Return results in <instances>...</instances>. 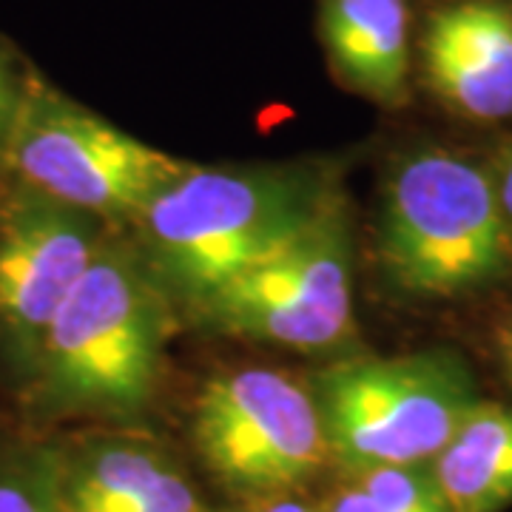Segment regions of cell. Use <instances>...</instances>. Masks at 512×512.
Returning <instances> with one entry per match:
<instances>
[{
    "instance_id": "1",
    "label": "cell",
    "mask_w": 512,
    "mask_h": 512,
    "mask_svg": "<svg viewBox=\"0 0 512 512\" xmlns=\"http://www.w3.org/2000/svg\"><path fill=\"white\" fill-rule=\"evenodd\" d=\"M168 296L143 256L106 242L49 325L20 399L35 421L123 419L154 396Z\"/></svg>"
},
{
    "instance_id": "2",
    "label": "cell",
    "mask_w": 512,
    "mask_h": 512,
    "mask_svg": "<svg viewBox=\"0 0 512 512\" xmlns=\"http://www.w3.org/2000/svg\"><path fill=\"white\" fill-rule=\"evenodd\" d=\"M333 197L328 177L305 165H191L134 220L140 256L168 302L194 311L208 293L305 231Z\"/></svg>"
},
{
    "instance_id": "3",
    "label": "cell",
    "mask_w": 512,
    "mask_h": 512,
    "mask_svg": "<svg viewBox=\"0 0 512 512\" xmlns=\"http://www.w3.org/2000/svg\"><path fill=\"white\" fill-rule=\"evenodd\" d=\"M379 259L387 279L419 299L493 285L512 262V231L493 177L444 148L396 160L382 188Z\"/></svg>"
},
{
    "instance_id": "4",
    "label": "cell",
    "mask_w": 512,
    "mask_h": 512,
    "mask_svg": "<svg viewBox=\"0 0 512 512\" xmlns=\"http://www.w3.org/2000/svg\"><path fill=\"white\" fill-rule=\"evenodd\" d=\"M311 390L330 456L350 473L430 464L478 404L470 370L447 350L353 359Z\"/></svg>"
},
{
    "instance_id": "5",
    "label": "cell",
    "mask_w": 512,
    "mask_h": 512,
    "mask_svg": "<svg viewBox=\"0 0 512 512\" xmlns=\"http://www.w3.org/2000/svg\"><path fill=\"white\" fill-rule=\"evenodd\" d=\"M188 168L32 77L0 174L109 222L137 220Z\"/></svg>"
},
{
    "instance_id": "6",
    "label": "cell",
    "mask_w": 512,
    "mask_h": 512,
    "mask_svg": "<svg viewBox=\"0 0 512 512\" xmlns=\"http://www.w3.org/2000/svg\"><path fill=\"white\" fill-rule=\"evenodd\" d=\"M188 313L237 339L296 350L342 345L353 330V239L342 197Z\"/></svg>"
},
{
    "instance_id": "7",
    "label": "cell",
    "mask_w": 512,
    "mask_h": 512,
    "mask_svg": "<svg viewBox=\"0 0 512 512\" xmlns=\"http://www.w3.org/2000/svg\"><path fill=\"white\" fill-rule=\"evenodd\" d=\"M194 441L217 481L251 501L291 495L330 458L313 390L262 367L220 373L202 384Z\"/></svg>"
},
{
    "instance_id": "8",
    "label": "cell",
    "mask_w": 512,
    "mask_h": 512,
    "mask_svg": "<svg viewBox=\"0 0 512 512\" xmlns=\"http://www.w3.org/2000/svg\"><path fill=\"white\" fill-rule=\"evenodd\" d=\"M0 177V350L23 387L46 330L109 234L92 214Z\"/></svg>"
},
{
    "instance_id": "9",
    "label": "cell",
    "mask_w": 512,
    "mask_h": 512,
    "mask_svg": "<svg viewBox=\"0 0 512 512\" xmlns=\"http://www.w3.org/2000/svg\"><path fill=\"white\" fill-rule=\"evenodd\" d=\"M421 55L433 92L450 109L484 123L512 117V3L441 6L424 29Z\"/></svg>"
},
{
    "instance_id": "10",
    "label": "cell",
    "mask_w": 512,
    "mask_h": 512,
    "mask_svg": "<svg viewBox=\"0 0 512 512\" xmlns=\"http://www.w3.org/2000/svg\"><path fill=\"white\" fill-rule=\"evenodd\" d=\"M319 32L350 92L399 106L410 74L407 0H319Z\"/></svg>"
},
{
    "instance_id": "11",
    "label": "cell",
    "mask_w": 512,
    "mask_h": 512,
    "mask_svg": "<svg viewBox=\"0 0 512 512\" xmlns=\"http://www.w3.org/2000/svg\"><path fill=\"white\" fill-rule=\"evenodd\" d=\"M450 512H501L512 504V407L478 402L430 461Z\"/></svg>"
},
{
    "instance_id": "12",
    "label": "cell",
    "mask_w": 512,
    "mask_h": 512,
    "mask_svg": "<svg viewBox=\"0 0 512 512\" xmlns=\"http://www.w3.org/2000/svg\"><path fill=\"white\" fill-rule=\"evenodd\" d=\"M0 512H66L43 439L0 436Z\"/></svg>"
},
{
    "instance_id": "13",
    "label": "cell",
    "mask_w": 512,
    "mask_h": 512,
    "mask_svg": "<svg viewBox=\"0 0 512 512\" xmlns=\"http://www.w3.org/2000/svg\"><path fill=\"white\" fill-rule=\"evenodd\" d=\"M29 80H32V74L20 72L15 57L0 46V168H3V154L9 146L12 128L18 123Z\"/></svg>"
},
{
    "instance_id": "14",
    "label": "cell",
    "mask_w": 512,
    "mask_h": 512,
    "mask_svg": "<svg viewBox=\"0 0 512 512\" xmlns=\"http://www.w3.org/2000/svg\"><path fill=\"white\" fill-rule=\"evenodd\" d=\"M322 512H387L384 507H379L370 495L356 484V481H350L345 484L342 490H336V493L330 495L328 501L322 504Z\"/></svg>"
},
{
    "instance_id": "15",
    "label": "cell",
    "mask_w": 512,
    "mask_h": 512,
    "mask_svg": "<svg viewBox=\"0 0 512 512\" xmlns=\"http://www.w3.org/2000/svg\"><path fill=\"white\" fill-rule=\"evenodd\" d=\"M495 194L501 202V211H504V220L510 225L512 231V143L501 151V160H498V174L493 177Z\"/></svg>"
},
{
    "instance_id": "16",
    "label": "cell",
    "mask_w": 512,
    "mask_h": 512,
    "mask_svg": "<svg viewBox=\"0 0 512 512\" xmlns=\"http://www.w3.org/2000/svg\"><path fill=\"white\" fill-rule=\"evenodd\" d=\"M228 512H322V507H311L305 501H296L291 495H279V498H259V501H248L245 507Z\"/></svg>"
},
{
    "instance_id": "17",
    "label": "cell",
    "mask_w": 512,
    "mask_h": 512,
    "mask_svg": "<svg viewBox=\"0 0 512 512\" xmlns=\"http://www.w3.org/2000/svg\"><path fill=\"white\" fill-rule=\"evenodd\" d=\"M501 350H504V365H507V373H510L512 379V322L504 330V336H501Z\"/></svg>"
}]
</instances>
